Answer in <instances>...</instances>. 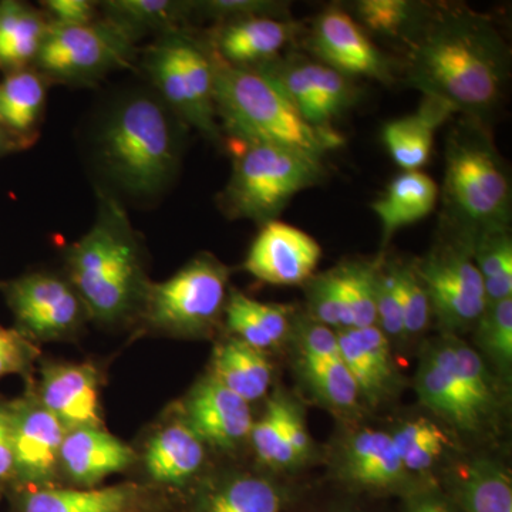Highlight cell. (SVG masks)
<instances>
[{
    "mask_svg": "<svg viewBox=\"0 0 512 512\" xmlns=\"http://www.w3.org/2000/svg\"><path fill=\"white\" fill-rule=\"evenodd\" d=\"M37 355L35 342L16 328L0 325V379L9 375H26Z\"/></svg>",
    "mask_w": 512,
    "mask_h": 512,
    "instance_id": "47",
    "label": "cell"
},
{
    "mask_svg": "<svg viewBox=\"0 0 512 512\" xmlns=\"http://www.w3.org/2000/svg\"><path fill=\"white\" fill-rule=\"evenodd\" d=\"M284 427L289 447L293 451L296 461L301 463L311 453V437L306 429L301 410L286 399L284 403Z\"/></svg>",
    "mask_w": 512,
    "mask_h": 512,
    "instance_id": "50",
    "label": "cell"
},
{
    "mask_svg": "<svg viewBox=\"0 0 512 512\" xmlns=\"http://www.w3.org/2000/svg\"><path fill=\"white\" fill-rule=\"evenodd\" d=\"M224 315L234 338L261 352L281 345L292 329L288 306L259 302L239 291L229 292Z\"/></svg>",
    "mask_w": 512,
    "mask_h": 512,
    "instance_id": "28",
    "label": "cell"
},
{
    "mask_svg": "<svg viewBox=\"0 0 512 512\" xmlns=\"http://www.w3.org/2000/svg\"><path fill=\"white\" fill-rule=\"evenodd\" d=\"M138 63L147 83L185 126L224 146L215 109V56L207 37L187 26L170 30L154 37Z\"/></svg>",
    "mask_w": 512,
    "mask_h": 512,
    "instance_id": "7",
    "label": "cell"
},
{
    "mask_svg": "<svg viewBox=\"0 0 512 512\" xmlns=\"http://www.w3.org/2000/svg\"><path fill=\"white\" fill-rule=\"evenodd\" d=\"M400 43L407 86L491 126L511 77L510 46L491 16L464 3L424 2Z\"/></svg>",
    "mask_w": 512,
    "mask_h": 512,
    "instance_id": "1",
    "label": "cell"
},
{
    "mask_svg": "<svg viewBox=\"0 0 512 512\" xmlns=\"http://www.w3.org/2000/svg\"><path fill=\"white\" fill-rule=\"evenodd\" d=\"M64 430L101 429L100 380L89 363H49L35 393Z\"/></svg>",
    "mask_w": 512,
    "mask_h": 512,
    "instance_id": "17",
    "label": "cell"
},
{
    "mask_svg": "<svg viewBox=\"0 0 512 512\" xmlns=\"http://www.w3.org/2000/svg\"><path fill=\"white\" fill-rule=\"evenodd\" d=\"M458 512H512L510 474L487 458L473 461L448 497Z\"/></svg>",
    "mask_w": 512,
    "mask_h": 512,
    "instance_id": "30",
    "label": "cell"
},
{
    "mask_svg": "<svg viewBox=\"0 0 512 512\" xmlns=\"http://www.w3.org/2000/svg\"><path fill=\"white\" fill-rule=\"evenodd\" d=\"M10 410L16 474L12 491L53 487L66 430L35 393L10 402Z\"/></svg>",
    "mask_w": 512,
    "mask_h": 512,
    "instance_id": "13",
    "label": "cell"
},
{
    "mask_svg": "<svg viewBox=\"0 0 512 512\" xmlns=\"http://www.w3.org/2000/svg\"><path fill=\"white\" fill-rule=\"evenodd\" d=\"M423 5L413 0H359L353 5L352 16L363 29L402 42Z\"/></svg>",
    "mask_w": 512,
    "mask_h": 512,
    "instance_id": "34",
    "label": "cell"
},
{
    "mask_svg": "<svg viewBox=\"0 0 512 512\" xmlns=\"http://www.w3.org/2000/svg\"><path fill=\"white\" fill-rule=\"evenodd\" d=\"M413 265L429 295L431 316L441 328L454 333L476 326L487 298L473 245L439 231L429 254Z\"/></svg>",
    "mask_w": 512,
    "mask_h": 512,
    "instance_id": "10",
    "label": "cell"
},
{
    "mask_svg": "<svg viewBox=\"0 0 512 512\" xmlns=\"http://www.w3.org/2000/svg\"><path fill=\"white\" fill-rule=\"evenodd\" d=\"M50 87L52 84L33 67L3 74L0 79V128L20 151L39 141Z\"/></svg>",
    "mask_w": 512,
    "mask_h": 512,
    "instance_id": "21",
    "label": "cell"
},
{
    "mask_svg": "<svg viewBox=\"0 0 512 512\" xmlns=\"http://www.w3.org/2000/svg\"><path fill=\"white\" fill-rule=\"evenodd\" d=\"M433 134L416 114L384 124L382 138L394 163L403 171H420L429 163Z\"/></svg>",
    "mask_w": 512,
    "mask_h": 512,
    "instance_id": "31",
    "label": "cell"
},
{
    "mask_svg": "<svg viewBox=\"0 0 512 512\" xmlns=\"http://www.w3.org/2000/svg\"><path fill=\"white\" fill-rule=\"evenodd\" d=\"M414 114L434 131H436V128L443 126L446 121L457 116L456 110L450 104H447L446 101L429 96H423L419 110Z\"/></svg>",
    "mask_w": 512,
    "mask_h": 512,
    "instance_id": "52",
    "label": "cell"
},
{
    "mask_svg": "<svg viewBox=\"0 0 512 512\" xmlns=\"http://www.w3.org/2000/svg\"><path fill=\"white\" fill-rule=\"evenodd\" d=\"M210 376L252 403L268 393L272 366L265 352L232 338L215 349Z\"/></svg>",
    "mask_w": 512,
    "mask_h": 512,
    "instance_id": "29",
    "label": "cell"
},
{
    "mask_svg": "<svg viewBox=\"0 0 512 512\" xmlns=\"http://www.w3.org/2000/svg\"><path fill=\"white\" fill-rule=\"evenodd\" d=\"M376 326L387 339L406 338L400 303L397 262L382 265L379 262L376 276Z\"/></svg>",
    "mask_w": 512,
    "mask_h": 512,
    "instance_id": "41",
    "label": "cell"
},
{
    "mask_svg": "<svg viewBox=\"0 0 512 512\" xmlns=\"http://www.w3.org/2000/svg\"><path fill=\"white\" fill-rule=\"evenodd\" d=\"M416 390L427 409L457 429L477 431L493 417L474 399L458 375L450 335L430 343L424 350Z\"/></svg>",
    "mask_w": 512,
    "mask_h": 512,
    "instance_id": "14",
    "label": "cell"
},
{
    "mask_svg": "<svg viewBox=\"0 0 512 512\" xmlns=\"http://www.w3.org/2000/svg\"><path fill=\"white\" fill-rule=\"evenodd\" d=\"M256 16L292 18L289 3L278 0H192L191 3V19L214 20L215 25Z\"/></svg>",
    "mask_w": 512,
    "mask_h": 512,
    "instance_id": "40",
    "label": "cell"
},
{
    "mask_svg": "<svg viewBox=\"0 0 512 512\" xmlns=\"http://www.w3.org/2000/svg\"><path fill=\"white\" fill-rule=\"evenodd\" d=\"M138 47L106 20L50 26L33 69L50 84L94 87L109 74L134 69Z\"/></svg>",
    "mask_w": 512,
    "mask_h": 512,
    "instance_id": "9",
    "label": "cell"
},
{
    "mask_svg": "<svg viewBox=\"0 0 512 512\" xmlns=\"http://www.w3.org/2000/svg\"><path fill=\"white\" fill-rule=\"evenodd\" d=\"M322 248L302 229L276 220L262 225L249 248L245 269L265 284L303 285L312 278Z\"/></svg>",
    "mask_w": 512,
    "mask_h": 512,
    "instance_id": "15",
    "label": "cell"
},
{
    "mask_svg": "<svg viewBox=\"0 0 512 512\" xmlns=\"http://www.w3.org/2000/svg\"><path fill=\"white\" fill-rule=\"evenodd\" d=\"M18 512H131L138 490L133 484L103 488H36L10 493Z\"/></svg>",
    "mask_w": 512,
    "mask_h": 512,
    "instance_id": "24",
    "label": "cell"
},
{
    "mask_svg": "<svg viewBox=\"0 0 512 512\" xmlns=\"http://www.w3.org/2000/svg\"><path fill=\"white\" fill-rule=\"evenodd\" d=\"M15 328L32 342L76 335L90 319L86 305L67 276L39 271L0 281Z\"/></svg>",
    "mask_w": 512,
    "mask_h": 512,
    "instance_id": "11",
    "label": "cell"
},
{
    "mask_svg": "<svg viewBox=\"0 0 512 512\" xmlns=\"http://www.w3.org/2000/svg\"><path fill=\"white\" fill-rule=\"evenodd\" d=\"M50 23L39 6L0 0V73L32 69Z\"/></svg>",
    "mask_w": 512,
    "mask_h": 512,
    "instance_id": "26",
    "label": "cell"
},
{
    "mask_svg": "<svg viewBox=\"0 0 512 512\" xmlns=\"http://www.w3.org/2000/svg\"><path fill=\"white\" fill-rule=\"evenodd\" d=\"M439 194V185L430 175L421 171H403L397 175L372 204L382 227L383 247L397 231L431 214L439 202Z\"/></svg>",
    "mask_w": 512,
    "mask_h": 512,
    "instance_id": "25",
    "label": "cell"
},
{
    "mask_svg": "<svg viewBox=\"0 0 512 512\" xmlns=\"http://www.w3.org/2000/svg\"><path fill=\"white\" fill-rule=\"evenodd\" d=\"M303 69L318 97L326 123L333 128V123L352 110L362 97L356 80L305 55Z\"/></svg>",
    "mask_w": 512,
    "mask_h": 512,
    "instance_id": "32",
    "label": "cell"
},
{
    "mask_svg": "<svg viewBox=\"0 0 512 512\" xmlns=\"http://www.w3.org/2000/svg\"><path fill=\"white\" fill-rule=\"evenodd\" d=\"M288 495L272 478L228 471L202 480L184 512H284Z\"/></svg>",
    "mask_w": 512,
    "mask_h": 512,
    "instance_id": "19",
    "label": "cell"
},
{
    "mask_svg": "<svg viewBox=\"0 0 512 512\" xmlns=\"http://www.w3.org/2000/svg\"><path fill=\"white\" fill-rule=\"evenodd\" d=\"M183 420L202 443L234 450L251 434L249 403L211 376L200 380L185 399Z\"/></svg>",
    "mask_w": 512,
    "mask_h": 512,
    "instance_id": "18",
    "label": "cell"
},
{
    "mask_svg": "<svg viewBox=\"0 0 512 512\" xmlns=\"http://www.w3.org/2000/svg\"><path fill=\"white\" fill-rule=\"evenodd\" d=\"M306 284L309 318L333 330L352 329L339 268L312 276Z\"/></svg>",
    "mask_w": 512,
    "mask_h": 512,
    "instance_id": "37",
    "label": "cell"
},
{
    "mask_svg": "<svg viewBox=\"0 0 512 512\" xmlns=\"http://www.w3.org/2000/svg\"><path fill=\"white\" fill-rule=\"evenodd\" d=\"M15 481L12 410H10V402L0 399V498L12 493Z\"/></svg>",
    "mask_w": 512,
    "mask_h": 512,
    "instance_id": "49",
    "label": "cell"
},
{
    "mask_svg": "<svg viewBox=\"0 0 512 512\" xmlns=\"http://www.w3.org/2000/svg\"><path fill=\"white\" fill-rule=\"evenodd\" d=\"M296 335H298L302 363H320L342 359L336 330L306 316L296 323Z\"/></svg>",
    "mask_w": 512,
    "mask_h": 512,
    "instance_id": "45",
    "label": "cell"
},
{
    "mask_svg": "<svg viewBox=\"0 0 512 512\" xmlns=\"http://www.w3.org/2000/svg\"><path fill=\"white\" fill-rule=\"evenodd\" d=\"M188 130L148 83L109 94L83 137L96 190L126 207L163 200L180 175Z\"/></svg>",
    "mask_w": 512,
    "mask_h": 512,
    "instance_id": "2",
    "label": "cell"
},
{
    "mask_svg": "<svg viewBox=\"0 0 512 512\" xmlns=\"http://www.w3.org/2000/svg\"><path fill=\"white\" fill-rule=\"evenodd\" d=\"M192 0H106L97 2L99 16L131 42L184 28L191 19Z\"/></svg>",
    "mask_w": 512,
    "mask_h": 512,
    "instance_id": "27",
    "label": "cell"
},
{
    "mask_svg": "<svg viewBox=\"0 0 512 512\" xmlns=\"http://www.w3.org/2000/svg\"><path fill=\"white\" fill-rule=\"evenodd\" d=\"M305 32L295 19L245 18L218 23L208 33L212 52L222 63L238 69H255L281 56Z\"/></svg>",
    "mask_w": 512,
    "mask_h": 512,
    "instance_id": "16",
    "label": "cell"
},
{
    "mask_svg": "<svg viewBox=\"0 0 512 512\" xmlns=\"http://www.w3.org/2000/svg\"><path fill=\"white\" fill-rule=\"evenodd\" d=\"M96 197L92 227L67 248L66 276L90 319L114 325L141 312L151 282L126 205L104 191Z\"/></svg>",
    "mask_w": 512,
    "mask_h": 512,
    "instance_id": "3",
    "label": "cell"
},
{
    "mask_svg": "<svg viewBox=\"0 0 512 512\" xmlns=\"http://www.w3.org/2000/svg\"><path fill=\"white\" fill-rule=\"evenodd\" d=\"M18 153H22V151H20L19 147L16 146L15 141H13L12 138H10L8 134L0 128V158H5Z\"/></svg>",
    "mask_w": 512,
    "mask_h": 512,
    "instance_id": "53",
    "label": "cell"
},
{
    "mask_svg": "<svg viewBox=\"0 0 512 512\" xmlns=\"http://www.w3.org/2000/svg\"><path fill=\"white\" fill-rule=\"evenodd\" d=\"M214 96L225 140L262 141L323 158L345 144L336 130L311 126L264 74L228 66L217 56Z\"/></svg>",
    "mask_w": 512,
    "mask_h": 512,
    "instance_id": "5",
    "label": "cell"
},
{
    "mask_svg": "<svg viewBox=\"0 0 512 512\" xmlns=\"http://www.w3.org/2000/svg\"><path fill=\"white\" fill-rule=\"evenodd\" d=\"M478 346L498 369L510 373L512 365V298L490 303L476 323Z\"/></svg>",
    "mask_w": 512,
    "mask_h": 512,
    "instance_id": "39",
    "label": "cell"
},
{
    "mask_svg": "<svg viewBox=\"0 0 512 512\" xmlns=\"http://www.w3.org/2000/svg\"><path fill=\"white\" fill-rule=\"evenodd\" d=\"M228 281V266L204 252L167 281L151 282L140 315L151 328L170 335H205L224 315Z\"/></svg>",
    "mask_w": 512,
    "mask_h": 512,
    "instance_id": "8",
    "label": "cell"
},
{
    "mask_svg": "<svg viewBox=\"0 0 512 512\" xmlns=\"http://www.w3.org/2000/svg\"><path fill=\"white\" fill-rule=\"evenodd\" d=\"M392 437L409 474L430 470L448 446L446 434L433 421L426 419L407 421Z\"/></svg>",
    "mask_w": 512,
    "mask_h": 512,
    "instance_id": "33",
    "label": "cell"
},
{
    "mask_svg": "<svg viewBox=\"0 0 512 512\" xmlns=\"http://www.w3.org/2000/svg\"><path fill=\"white\" fill-rule=\"evenodd\" d=\"M352 329L376 325V276L379 262L355 261L338 266Z\"/></svg>",
    "mask_w": 512,
    "mask_h": 512,
    "instance_id": "36",
    "label": "cell"
},
{
    "mask_svg": "<svg viewBox=\"0 0 512 512\" xmlns=\"http://www.w3.org/2000/svg\"><path fill=\"white\" fill-rule=\"evenodd\" d=\"M204 460L205 444L183 420L158 430L144 454L148 477L171 487H183L194 480Z\"/></svg>",
    "mask_w": 512,
    "mask_h": 512,
    "instance_id": "23",
    "label": "cell"
},
{
    "mask_svg": "<svg viewBox=\"0 0 512 512\" xmlns=\"http://www.w3.org/2000/svg\"><path fill=\"white\" fill-rule=\"evenodd\" d=\"M151 512V511H150ZM154 512V511H153Z\"/></svg>",
    "mask_w": 512,
    "mask_h": 512,
    "instance_id": "54",
    "label": "cell"
},
{
    "mask_svg": "<svg viewBox=\"0 0 512 512\" xmlns=\"http://www.w3.org/2000/svg\"><path fill=\"white\" fill-rule=\"evenodd\" d=\"M305 47L315 60L352 79L365 77L386 86L396 82L392 60L342 6H329L316 16Z\"/></svg>",
    "mask_w": 512,
    "mask_h": 512,
    "instance_id": "12",
    "label": "cell"
},
{
    "mask_svg": "<svg viewBox=\"0 0 512 512\" xmlns=\"http://www.w3.org/2000/svg\"><path fill=\"white\" fill-rule=\"evenodd\" d=\"M338 340L342 362L355 379L360 394L372 403H377L387 396L386 389L377 379L375 370L370 366L362 346L357 342L355 332L352 329L338 330Z\"/></svg>",
    "mask_w": 512,
    "mask_h": 512,
    "instance_id": "44",
    "label": "cell"
},
{
    "mask_svg": "<svg viewBox=\"0 0 512 512\" xmlns=\"http://www.w3.org/2000/svg\"><path fill=\"white\" fill-rule=\"evenodd\" d=\"M444 160L439 231L470 245L487 232L511 231L510 168L491 126L457 116L447 133Z\"/></svg>",
    "mask_w": 512,
    "mask_h": 512,
    "instance_id": "4",
    "label": "cell"
},
{
    "mask_svg": "<svg viewBox=\"0 0 512 512\" xmlns=\"http://www.w3.org/2000/svg\"><path fill=\"white\" fill-rule=\"evenodd\" d=\"M352 330L355 332L357 342L362 346L370 366L375 370L377 379L380 380L387 394H389L392 392L397 379L390 340L376 325Z\"/></svg>",
    "mask_w": 512,
    "mask_h": 512,
    "instance_id": "46",
    "label": "cell"
},
{
    "mask_svg": "<svg viewBox=\"0 0 512 512\" xmlns=\"http://www.w3.org/2000/svg\"><path fill=\"white\" fill-rule=\"evenodd\" d=\"M39 8L50 26H82L99 19V6L93 0H43Z\"/></svg>",
    "mask_w": 512,
    "mask_h": 512,
    "instance_id": "48",
    "label": "cell"
},
{
    "mask_svg": "<svg viewBox=\"0 0 512 512\" xmlns=\"http://www.w3.org/2000/svg\"><path fill=\"white\" fill-rule=\"evenodd\" d=\"M473 259L484 282L512 276L511 231L480 235L473 245Z\"/></svg>",
    "mask_w": 512,
    "mask_h": 512,
    "instance_id": "43",
    "label": "cell"
},
{
    "mask_svg": "<svg viewBox=\"0 0 512 512\" xmlns=\"http://www.w3.org/2000/svg\"><path fill=\"white\" fill-rule=\"evenodd\" d=\"M134 460L131 447L103 427L66 431L60 450V468L83 488L96 487L111 474L126 470Z\"/></svg>",
    "mask_w": 512,
    "mask_h": 512,
    "instance_id": "20",
    "label": "cell"
},
{
    "mask_svg": "<svg viewBox=\"0 0 512 512\" xmlns=\"http://www.w3.org/2000/svg\"><path fill=\"white\" fill-rule=\"evenodd\" d=\"M302 370L322 402L345 412L355 409L362 394L342 359L302 363Z\"/></svg>",
    "mask_w": 512,
    "mask_h": 512,
    "instance_id": "38",
    "label": "cell"
},
{
    "mask_svg": "<svg viewBox=\"0 0 512 512\" xmlns=\"http://www.w3.org/2000/svg\"><path fill=\"white\" fill-rule=\"evenodd\" d=\"M342 463L343 477L363 490H396L404 487L409 478L392 434L384 431L355 434L346 444Z\"/></svg>",
    "mask_w": 512,
    "mask_h": 512,
    "instance_id": "22",
    "label": "cell"
},
{
    "mask_svg": "<svg viewBox=\"0 0 512 512\" xmlns=\"http://www.w3.org/2000/svg\"><path fill=\"white\" fill-rule=\"evenodd\" d=\"M232 157L227 185L218 194V208L228 220L258 225L278 220L299 192L328 177L323 157L262 141L225 140Z\"/></svg>",
    "mask_w": 512,
    "mask_h": 512,
    "instance_id": "6",
    "label": "cell"
},
{
    "mask_svg": "<svg viewBox=\"0 0 512 512\" xmlns=\"http://www.w3.org/2000/svg\"><path fill=\"white\" fill-rule=\"evenodd\" d=\"M285 396L275 394L269 400L264 416L252 424L249 439L261 463L266 467L282 470L298 463L286 439L284 427Z\"/></svg>",
    "mask_w": 512,
    "mask_h": 512,
    "instance_id": "35",
    "label": "cell"
},
{
    "mask_svg": "<svg viewBox=\"0 0 512 512\" xmlns=\"http://www.w3.org/2000/svg\"><path fill=\"white\" fill-rule=\"evenodd\" d=\"M397 278H399L400 303H402L406 338L420 335L427 329L433 318L429 295L413 264L397 262Z\"/></svg>",
    "mask_w": 512,
    "mask_h": 512,
    "instance_id": "42",
    "label": "cell"
},
{
    "mask_svg": "<svg viewBox=\"0 0 512 512\" xmlns=\"http://www.w3.org/2000/svg\"><path fill=\"white\" fill-rule=\"evenodd\" d=\"M402 512H458L447 495L433 488L412 490L406 494Z\"/></svg>",
    "mask_w": 512,
    "mask_h": 512,
    "instance_id": "51",
    "label": "cell"
}]
</instances>
